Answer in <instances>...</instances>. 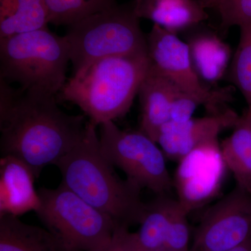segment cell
I'll use <instances>...</instances> for the list:
<instances>
[{"mask_svg": "<svg viewBox=\"0 0 251 251\" xmlns=\"http://www.w3.org/2000/svg\"><path fill=\"white\" fill-rule=\"evenodd\" d=\"M135 14L166 30L177 32L205 21V6L198 0H135Z\"/></svg>", "mask_w": 251, "mask_h": 251, "instance_id": "cell-14", "label": "cell"}, {"mask_svg": "<svg viewBox=\"0 0 251 251\" xmlns=\"http://www.w3.org/2000/svg\"><path fill=\"white\" fill-rule=\"evenodd\" d=\"M228 251H251V238L247 242Z\"/></svg>", "mask_w": 251, "mask_h": 251, "instance_id": "cell-27", "label": "cell"}, {"mask_svg": "<svg viewBox=\"0 0 251 251\" xmlns=\"http://www.w3.org/2000/svg\"><path fill=\"white\" fill-rule=\"evenodd\" d=\"M226 168L219 140L201 145L180 160L175 185L177 201L188 214L217 194Z\"/></svg>", "mask_w": 251, "mask_h": 251, "instance_id": "cell-10", "label": "cell"}, {"mask_svg": "<svg viewBox=\"0 0 251 251\" xmlns=\"http://www.w3.org/2000/svg\"><path fill=\"white\" fill-rule=\"evenodd\" d=\"M150 69L163 75L180 90L194 97L209 114L224 111L231 95L227 88L210 89L193 67L187 43L177 34L153 25L147 36Z\"/></svg>", "mask_w": 251, "mask_h": 251, "instance_id": "cell-8", "label": "cell"}, {"mask_svg": "<svg viewBox=\"0 0 251 251\" xmlns=\"http://www.w3.org/2000/svg\"><path fill=\"white\" fill-rule=\"evenodd\" d=\"M226 168L233 175L236 186L251 193V109L239 117L232 133L221 143Z\"/></svg>", "mask_w": 251, "mask_h": 251, "instance_id": "cell-17", "label": "cell"}, {"mask_svg": "<svg viewBox=\"0 0 251 251\" xmlns=\"http://www.w3.org/2000/svg\"><path fill=\"white\" fill-rule=\"evenodd\" d=\"M100 150L114 167L138 187L158 195H168L173 181L166 156L159 145L141 130H125L115 122L99 126Z\"/></svg>", "mask_w": 251, "mask_h": 251, "instance_id": "cell-7", "label": "cell"}, {"mask_svg": "<svg viewBox=\"0 0 251 251\" xmlns=\"http://www.w3.org/2000/svg\"><path fill=\"white\" fill-rule=\"evenodd\" d=\"M149 68L148 54L99 59L73 74L59 94L99 126L129 111Z\"/></svg>", "mask_w": 251, "mask_h": 251, "instance_id": "cell-3", "label": "cell"}, {"mask_svg": "<svg viewBox=\"0 0 251 251\" xmlns=\"http://www.w3.org/2000/svg\"><path fill=\"white\" fill-rule=\"evenodd\" d=\"M177 204V199L168 195H158L146 203L139 229L135 232L140 250H164L170 223Z\"/></svg>", "mask_w": 251, "mask_h": 251, "instance_id": "cell-19", "label": "cell"}, {"mask_svg": "<svg viewBox=\"0 0 251 251\" xmlns=\"http://www.w3.org/2000/svg\"><path fill=\"white\" fill-rule=\"evenodd\" d=\"M231 80L251 109V25L240 27L237 50L230 64Z\"/></svg>", "mask_w": 251, "mask_h": 251, "instance_id": "cell-21", "label": "cell"}, {"mask_svg": "<svg viewBox=\"0 0 251 251\" xmlns=\"http://www.w3.org/2000/svg\"><path fill=\"white\" fill-rule=\"evenodd\" d=\"M97 127L88 120L82 139L56 165L61 183L117 226L129 228L139 225L146 203L140 197L141 188L120 178L102 153Z\"/></svg>", "mask_w": 251, "mask_h": 251, "instance_id": "cell-2", "label": "cell"}, {"mask_svg": "<svg viewBox=\"0 0 251 251\" xmlns=\"http://www.w3.org/2000/svg\"><path fill=\"white\" fill-rule=\"evenodd\" d=\"M55 98L24 91L14 108L0 119L1 156L23 161L36 178L80 141L88 121L83 115L63 111Z\"/></svg>", "mask_w": 251, "mask_h": 251, "instance_id": "cell-1", "label": "cell"}, {"mask_svg": "<svg viewBox=\"0 0 251 251\" xmlns=\"http://www.w3.org/2000/svg\"><path fill=\"white\" fill-rule=\"evenodd\" d=\"M49 23L71 26L116 5V0H44Z\"/></svg>", "mask_w": 251, "mask_h": 251, "instance_id": "cell-20", "label": "cell"}, {"mask_svg": "<svg viewBox=\"0 0 251 251\" xmlns=\"http://www.w3.org/2000/svg\"><path fill=\"white\" fill-rule=\"evenodd\" d=\"M94 251H142L135 237L128 227L116 226L113 235L108 244Z\"/></svg>", "mask_w": 251, "mask_h": 251, "instance_id": "cell-25", "label": "cell"}, {"mask_svg": "<svg viewBox=\"0 0 251 251\" xmlns=\"http://www.w3.org/2000/svg\"><path fill=\"white\" fill-rule=\"evenodd\" d=\"M35 175L23 161L11 156L0 161V216H19L37 210L40 204L34 188Z\"/></svg>", "mask_w": 251, "mask_h": 251, "instance_id": "cell-12", "label": "cell"}, {"mask_svg": "<svg viewBox=\"0 0 251 251\" xmlns=\"http://www.w3.org/2000/svg\"><path fill=\"white\" fill-rule=\"evenodd\" d=\"M239 117L229 108L219 113L192 117L184 122L169 121L160 130L156 143L167 158L179 162L201 145L219 140L220 133L233 128Z\"/></svg>", "mask_w": 251, "mask_h": 251, "instance_id": "cell-11", "label": "cell"}, {"mask_svg": "<svg viewBox=\"0 0 251 251\" xmlns=\"http://www.w3.org/2000/svg\"><path fill=\"white\" fill-rule=\"evenodd\" d=\"M201 104L192 96L177 89L171 104V120L184 122L193 117V114Z\"/></svg>", "mask_w": 251, "mask_h": 251, "instance_id": "cell-24", "label": "cell"}, {"mask_svg": "<svg viewBox=\"0 0 251 251\" xmlns=\"http://www.w3.org/2000/svg\"><path fill=\"white\" fill-rule=\"evenodd\" d=\"M216 8L225 29L251 25V0H221Z\"/></svg>", "mask_w": 251, "mask_h": 251, "instance_id": "cell-23", "label": "cell"}, {"mask_svg": "<svg viewBox=\"0 0 251 251\" xmlns=\"http://www.w3.org/2000/svg\"><path fill=\"white\" fill-rule=\"evenodd\" d=\"M188 214L178 201L170 223L165 244V251H190L191 229L188 221Z\"/></svg>", "mask_w": 251, "mask_h": 251, "instance_id": "cell-22", "label": "cell"}, {"mask_svg": "<svg viewBox=\"0 0 251 251\" xmlns=\"http://www.w3.org/2000/svg\"><path fill=\"white\" fill-rule=\"evenodd\" d=\"M44 0H0V39L48 27Z\"/></svg>", "mask_w": 251, "mask_h": 251, "instance_id": "cell-18", "label": "cell"}, {"mask_svg": "<svg viewBox=\"0 0 251 251\" xmlns=\"http://www.w3.org/2000/svg\"><path fill=\"white\" fill-rule=\"evenodd\" d=\"M195 71L203 82L214 84L222 79L231 62V50L211 31L196 33L187 41Z\"/></svg>", "mask_w": 251, "mask_h": 251, "instance_id": "cell-15", "label": "cell"}, {"mask_svg": "<svg viewBox=\"0 0 251 251\" xmlns=\"http://www.w3.org/2000/svg\"><path fill=\"white\" fill-rule=\"evenodd\" d=\"M198 1L202 3L205 7L206 6H215V7H217L221 0H198Z\"/></svg>", "mask_w": 251, "mask_h": 251, "instance_id": "cell-28", "label": "cell"}, {"mask_svg": "<svg viewBox=\"0 0 251 251\" xmlns=\"http://www.w3.org/2000/svg\"><path fill=\"white\" fill-rule=\"evenodd\" d=\"M0 251H73L49 229L0 216Z\"/></svg>", "mask_w": 251, "mask_h": 251, "instance_id": "cell-16", "label": "cell"}, {"mask_svg": "<svg viewBox=\"0 0 251 251\" xmlns=\"http://www.w3.org/2000/svg\"><path fill=\"white\" fill-rule=\"evenodd\" d=\"M167 251L165 250H157V251Z\"/></svg>", "mask_w": 251, "mask_h": 251, "instance_id": "cell-29", "label": "cell"}, {"mask_svg": "<svg viewBox=\"0 0 251 251\" xmlns=\"http://www.w3.org/2000/svg\"><path fill=\"white\" fill-rule=\"evenodd\" d=\"M133 4L115 5L69 26L65 36L73 74L99 59L148 54L147 37Z\"/></svg>", "mask_w": 251, "mask_h": 251, "instance_id": "cell-5", "label": "cell"}, {"mask_svg": "<svg viewBox=\"0 0 251 251\" xmlns=\"http://www.w3.org/2000/svg\"><path fill=\"white\" fill-rule=\"evenodd\" d=\"M177 87L166 77L150 70L139 91V130L156 143L160 130L171 120V104Z\"/></svg>", "mask_w": 251, "mask_h": 251, "instance_id": "cell-13", "label": "cell"}, {"mask_svg": "<svg viewBox=\"0 0 251 251\" xmlns=\"http://www.w3.org/2000/svg\"><path fill=\"white\" fill-rule=\"evenodd\" d=\"M35 211L46 229L73 251H94L110 242L116 224L61 183L38 190Z\"/></svg>", "mask_w": 251, "mask_h": 251, "instance_id": "cell-6", "label": "cell"}, {"mask_svg": "<svg viewBox=\"0 0 251 251\" xmlns=\"http://www.w3.org/2000/svg\"><path fill=\"white\" fill-rule=\"evenodd\" d=\"M250 238L251 193L236 186L206 211L189 251H228Z\"/></svg>", "mask_w": 251, "mask_h": 251, "instance_id": "cell-9", "label": "cell"}, {"mask_svg": "<svg viewBox=\"0 0 251 251\" xmlns=\"http://www.w3.org/2000/svg\"><path fill=\"white\" fill-rule=\"evenodd\" d=\"M69 62L65 36L48 27L0 39V77L17 82L25 92L60 94Z\"/></svg>", "mask_w": 251, "mask_h": 251, "instance_id": "cell-4", "label": "cell"}, {"mask_svg": "<svg viewBox=\"0 0 251 251\" xmlns=\"http://www.w3.org/2000/svg\"><path fill=\"white\" fill-rule=\"evenodd\" d=\"M23 92L22 89L15 90L9 81L0 77V119L14 108Z\"/></svg>", "mask_w": 251, "mask_h": 251, "instance_id": "cell-26", "label": "cell"}]
</instances>
